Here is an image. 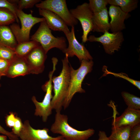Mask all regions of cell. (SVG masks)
I'll return each mask as SVG.
<instances>
[{
  "mask_svg": "<svg viewBox=\"0 0 140 140\" xmlns=\"http://www.w3.org/2000/svg\"></svg>",
  "mask_w": 140,
  "mask_h": 140,
  "instance_id": "obj_38",
  "label": "cell"
},
{
  "mask_svg": "<svg viewBox=\"0 0 140 140\" xmlns=\"http://www.w3.org/2000/svg\"><path fill=\"white\" fill-rule=\"evenodd\" d=\"M38 9L50 10L59 16L68 26L77 25L78 20L75 18L67 8L65 0H45L36 4Z\"/></svg>",
  "mask_w": 140,
  "mask_h": 140,
  "instance_id": "obj_7",
  "label": "cell"
},
{
  "mask_svg": "<svg viewBox=\"0 0 140 140\" xmlns=\"http://www.w3.org/2000/svg\"><path fill=\"white\" fill-rule=\"evenodd\" d=\"M80 62V66L76 69L70 65V84L63 106L65 109L68 107L75 93L85 92L82 87V83L86 75L92 71L94 62L92 60H83Z\"/></svg>",
  "mask_w": 140,
  "mask_h": 140,
  "instance_id": "obj_3",
  "label": "cell"
},
{
  "mask_svg": "<svg viewBox=\"0 0 140 140\" xmlns=\"http://www.w3.org/2000/svg\"><path fill=\"white\" fill-rule=\"evenodd\" d=\"M1 84H0V87H1Z\"/></svg>",
  "mask_w": 140,
  "mask_h": 140,
  "instance_id": "obj_37",
  "label": "cell"
},
{
  "mask_svg": "<svg viewBox=\"0 0 140 140\" xmlns=\"http://www.w3.org/2000/svg\"><path fill=\"white\" fill-rule=\"evenodd\" d=\"M108 13L111 18L110 30L112 33L121 31L125 28V20L130 15L123 11L118 6L110 5Z\"/></svg>",
  "mask_w": 140,
  "mask_h": 140,
  "instance_id": "obj_13",
  "label": "cell"
},
{
  "mask_svg": "<svg viewBox=\"0 0 140 140\" xmlns=\"http://www.w3.org/2000/svg\"><path fill=\"white\" fill-rule=\"evenodd\" d=\"M93 24L94 32L104 33L110 30L107 8L100 12L93 13Z\"/></svg>",
  "mask_w": 140,
  "mask_h": 140,
  "instance_id": "obj_17",
  "label": "cell"
},
{
  "mask_svg": "<svg viewBox=\"0 0 140 140\" xmlns=\"http://www.w3.org/2000/svg\"><path fill=\"white\" fill-rule=\"evenodd\" d=\"M38 9L39 15L45 19L48 26L51 30L62 31L65 34L70 31L68 26L57 14L47 10Z\"/></svg>",
  "mask_w": 140,
  "mask_h": 140,
  "instance_id": "obj_15",
  "label": "cell"
},
{
  "mask_svg": "<svg viewBox=\"0 0 140 140\" xmlns=\"http://www.w3.org/2000/svg\"><path fill=\"white\" fill-rule=\"evenodd\" d=\"M140 124V110H136L127 107L120 116L114 118L112 127L124 126L133 127Z\"/></svg>",
  "mask_w": 140,
  "mask_h": 140,
  "instance_id": "obj_14",
  "label": "cell"
},
{
  "mask_svg": "<svg viewBox=\"0 0 140 140\" xmlns=\"http://www.w3.org/2000/svg\"><path fill=\"white\" fill-rule=\"evenodd\" d=\"M0 8H5L9 9L17 17L16 12L18 7L16 3L11 2L9 0H0Z\"/></svg>",
  "mask_w": 140,
  "mask_h": 140,
  "instance_id": "obj_28",
  "label": "cell"
},
{
  "mask_svg": "<svg viewBox=\"0 0 140 140\" xmlns=\"http://www.w3.org/2000/svg\"><path fill=\"white\" fill-rule=\"evenodd\" d=\"M129 140H140V124L132 127Z\"/></svg>",
  "mask_w": 140,
  "mask_h": 140,
  "instance_id": "obj_30",
  "label": "cell"
},
{
  "mask_svg": "<svg viewBox=\"0 0 140 140\" xmlns=\"http://www.w3.org/2000/svg\"><path fill=\"white\" fill-rule=\"evenodd\" d=\"M108 4L119 7L125 13H129L137 8V0H107Z\"/></svg>",
  "mask_w": 140,
  "mask_h": 140,
  "instance_id": "obj_21",
  "label": "cell"
},
{
  "mask_svg": "<svg viewBox=\"0 0 140 140\" xmlns=\"http://www.w3.org/2000/svg\"><path fill=\"white\" fill-rule=\"evenodd\" d=\"M7 137L5 135H0V140H7Z\"/></svg>",
  "mask_w": 140,
  "mask_h": 140,
  "instance_id": "obj_35",
  "label": "cell"
},
{
  "mask_svg": "<svg viewBox=\"0 0 140 140\" xmlns=\"http://www.w3.org/2000/svg\"><path fill=\"white\" fill-rule=\"evenodd\" d=\"M16 15L21 24V27L18 24L13 23L10 27L18 43L29 41L31 29L35 24L45 20L43 18L33 16L32 13L27 14L22 10L17 9Z\"/></svg>",
  "mask_w": 140,
  "mask_h": 140,
  "instance_id": "obj_5",
  "label": "cell"
},
{
  "mask_svg": "<svg viewBox=\"0 0 140 140\" xmlns=\"http://www.w3.org/2000/svg\"><path fill=\"white\" fill-rule=\"evenodd\" d=\"M62 64V70L57 76H53L52 82L54 93L51 101L52 109L56 112L60 111L63 106L69 87L71 79L70 65L68 57L65 55L61 60Z\"/></svg>",
  "mask_w": 140,
  "mask_h": 140,
  "instance_id": "obj_1",
  "label": "cell"
},
{
  "mask_svg": "<svg viewBox=\"0 0 140 140\" xmlns=\"http://www.w3.org/2000/svg\"><path fill=\"white\" fill-rule=\"evenodd\" d=\"M0 133L6 135L10 140H18L19 137L14 134L12 132L5 130L0 125Z\"/></svg>",
  "mask_w": 140,
  "mask_h": 140,
  "instance_id": "obj_33",
  "label": "cell"
},
{
  "mask_svg": "<svg viewBox=\"0 0 140 140\" xmlns=\"http://www.w3.org/2000/svg\"><path fill=\"white\" fill-rule=\"evenodd\" d=\"M18 43L10 27L0 25V46H4L14 50Z\"/></svg>",
  "mask_w": 140,
  "mask_h": 140,
  "instance_id": "obj_18",
  "label": "cell"
},
{
  "mask_svg": "<svg viewBox=\"0 0 140 140\" xmlns=\"http://www.w3.org/2000/svg\"><path fill=\"white\" fill-rule=\"evenodd\" d=\"M56 69V67L53 66L52 70L49 72L48 80L42 86L43 90L46 92L42 101L41 102L38 101L34 96L32 97V100L36 108L34 115L41 117L43 121L44 122L47 121L48 117L52 113V109L51 101L53 96L52 94L53 90L52 78Z\"/></svg>",
  "mask_w": 140,
  "mask_h": 140,
  "instance_id": "obj_6",
  "label": "cell"
},
{
  "mask_svg": "<svg viewBox=\"0 0 140 140\" xmlns=\"http://www.w3.org/2000/svg\"><path fill=\"white\" fill-rule=\"evenodd\" d=\"M73 16L81 24L83 30L82 41L85 43L88 41V36L93 31V13L91 10L88 3H84L78 5L74 9L69 10Z\"/></svg>",
  "mask_w": 140,
  "mask_h": 140,
  "instance_id": "obj_8",
  "label": "cell"
},
{
  "mask_svg": "<svg viewBox=\"0 0 140 140\" xmlns=\"http://www.w3.org/2000/svg\"><path fill=\"white\" fill-rule=\"evenodd\" d=\"M60 140H67V139H66L64 138H63V139H61Z\"/></svg>",
  "mask_w": 140,
  "mask_h": 140,
  "instance_id": "obj_36",
  "label": "cell"
},
{
  "mask_svg": "<svg viewBox=\"0 0 140 140\" xmlns=\"http://www.w3.org/2000/svg\"><path fill=\"white\" fill-rule=\"evenodd\" d=\"M15 114L12 112H10L9 115L5 117V122L7 127L12 128L14 125L16 119Z\"/></svg>",
  "mask_w": 140,
  "mask_h": 140,
  "instance_id": "obj_32",
  "label": "cell"
},
{
  "mask_svg": "<svg viewBox=\"0 0 140 140\" xmlns=\"http://www.w3.org/2000/svg\"><path fill=\"white\" fill-rule=\"evenodd\" d=\"M49 130L47 128L35 129L30 124L28 120L23 123V128L18 137L21 140H60L64 138L60 135L53 137L48 134Z\"/></svg>",
  "mask_w": 140,
  "mask_h": 140,
  "instance_id": "obj_11",
  "label": "cell"
},
{
  "mask_svg": "<svg viewBox=\"0 0 140 140\" xmlns=\"http://www.w3.org/2000/svg\"><path fill=\"white\" fill-rule=\"evenodd\" d=\"M122 96L128 107L136 110L140 109V98L126 92L121 93Z\"/></svg>",
  "mask_w": 140,
  "mask_h": 140,
  "instance_id": "obj_23",
  "label": "cell"
},
{
  "mask_svg": "<svg viewBox=\"0 0 140 140\" xmlns=\"http://www.w3.org/2000/svg\"><path fill=\"white\" fill-rule=\"evenodd\" d=\"M60 112H56L54 121L50 128L52 133L60 134L68 140H87L94 134L93 128L79 130L73 128L68 123L67 116Z\"/></svg>",
  "mask_w": 140,
  "mask_h": 140,
  "instance_id": "obj_2",
  "label": "cell"
},
{
  "mask_svg": "<svg viewBox=\"0 0 140 140\" xmlns=\"http://www.w3.org/2000/svg\"><path fill=\"white\" fill-rule=\"evenodd\" d=\"M98 136L99 138L98 140H110L109 137H108L105 132L99 131Z\"/></svg>",
  "mask_w": 140,
  "mask_h": 140,
  "instance_id": "obj_34",
  "label": "cell"
},
{
  "mask_svg": "<svg viewBox=\"0 0 140 140\" xmlns=\"http://www.w3.org/2000/svg\"><path fill=\"white\" fill-rule=\"evenodd\" d=\"M23 126V123L22 122L21 119L20 117L16 116L14 125L12 128V132L14 134L18 137Z\"/></svg>",
  "mask_w": 140,
  "mask_h": 140,
  "instance_id": "obj_29",
  "label": "cell"
},
{
  "mask_svg": "<svg viewBox=\"0 0 140 140\" xmlns=\"http://www.w3.org/2000/svg\"><path fill=\"white\" fill-rule=\"evenodd\" d=\"M40 45L39 43L30 40L29 41L18 43L14 51L17 56L24 58L34 48Z\"/></svg>",
  "mask_w": 140,
  "mask_h": 140,
  "instance_id": "obj_20",
  "label": "cell"
},
{
  "mask_svg": "<svg viewBox=\"0 0 140 140\" xmlns=\"http://www.w3.org/2000/svg\"><path fill=\"white\" fill-rule=\"evenodd\" d=\"M16 21L18 23V18L9 9L0 8V25L12 24Z\"/></svg>",
  "mask_w": 140,
  "mask_h": 140,
  "instance_id": "obj_22",
  "label": "cell"
},
{
  "mask_svg": "<svg viewBox=\"0 0 140 140\" xmlns=\"http://www.w3.org/2000/svg\"><path fill=\"white\" fill-rule=\"evenodd\" d=\"M130 126H124L112 128L110 136L109 137L110 140H129L131 128Z\"/></svg>",
  "mask_w": 140,
  "mask_h": 140,
  "instance_id": "obj_19",
  "label": "cell"
},
{
  "mask_svg": "<svg viewBox=\"0 0 140 140\" xmlns=\"http://www.w3.org/2000/svg\"><path fill=\"white\" fill-rule=\"evenodd\" d=\"M41 1L40 0H18V8L20 10L24 9L31 8L34 5Z\"/></svg>",
  "mask_w": 140,
  "mask_h": 140,
  "instance_id": "obj_26",
  "label": "cell"
},
{
  "mask_svg": "<svg viewBox=\"0 0 140 140\" xmlns=\"http://www.w3.org/2000/svg\"><path fill=\"white\" fill-rule=\"evenodd\" d=\"M30 74L29 67L25 58L16 55L10 62L6 76L12 78Z\"/></svg>",
  "mask_w": 140,
  "mask_h": 140,
  "instance_id": "obj_16",
  "label": "cell"
},
{
  "mask_svg": "<svg viewBox=\"0 0 140 140\" xmlns=\"http://www.w3.org/2000/svg\"><path fill=\"white\" fill-rule=\"evenodd\" d=\"M30 40L39 43L47 54L50 49L57 48L62 52L67 47L66 40L63 37H55L52 34L45 19L40 23V26Z\"/></svg>",
  "mask_w": 140,
  "mask_h": 140,
  "instance_id": "obj_4",
  "label": "cell"
},
{
  "mask_svg": "<svg viewBox=\"0 0 140 140\" xmlns=\"http://www.w3.org/2000/svg\"><path fill=\"white\" fill-rule=\"evenodd\" d=\"M47 54L40 45L33 49L25 58L29 67L31 74H38L42 73Z\"/></svg>",
  "mask_w": 140,
  "mask_h": 140,
  "instance_id": "obj_12",
  "label": "cell"
},
{
  "mask_svg": "<svg viewBox=\"0 0 140 140\" xmlns=\"http://www.w3.org/2000/svg\"><path fill=\"white\" fill-rule=\"evenodd\" d=\"M10 62L0 58V79L3 76H6Z\"/></svg>",
  "mask_w": 140,
  "mask_h": 140,
  "instance_id": "obj_31",
  "label": "cell"
},
{
  "mask_svg": "<svg viewBox=\"0 0 140 140\" xmlns=\"http://www.w3.org/2000/svg\"><path fill=\"white\" fill-rule=\"evenodd\" d=\"M89 7L93 13L100 12L107 8V0H89Z\"/></svg>",
  "mask_w": 140,
  "mask_h": 140,
  "instance_id": "obj_24",
  "label": "cell"
},
{
  "mask_svg": "<svg viewBox=\"0 0 140 140\" xmlns=\"http://www.w3.org/2000/svg\"><path fill=\"white\" fill-rule=\"evenodd\" d=\"M68 41V45L63 52L68 57L76 56L80 62L83 60H92L93 58L83 44L76 39L75 34L74 26L71 27V31L65 34Z\"/></svg>",
  "mask_w": 140,
  "mask_h": 140,
  "instance_id": "obj_10",
  "label": "cell"
},
{
  "mask_svg": "<svg viewBox=\"0 0 140 140\" xmlns=\"http://www.w3.org/2000/svg\"><path fill=\"white\" fill-rule=\"evenodd\" d=\"M16 55L14 50L8 47L0 46V58L10 62Z\"/></svg>",
  "mask_w": 140,
  "mask_h": 140,
  "instance_id": "obj_25",
  "label": "cell"
},
{
  "mask_svg": "<svg viewBox=\"0 0 140 140\" xmlns=\"http://www.w3.org/2000/svg\"><path fill=\"white\" fill-rule=\"evenodd\" d=\"M103 34L99 37L92 35L88 38V41L91 42H97L102 45L105 52L112 54L120 48L121 44L124 40L122 31L110 33L106 31Z\"/></svg>",
  "mask_w": 140,
  "mask_h": 140,
  "instance_id": "obj_9",
  "label": "cell"
},
{
  "mask_svg": "<svg viewBox=\"0 0 140 140\" xmlns=\"http://www.w3.org/2000/svg\"><path fill=\"white\" fill-rule=\"evenodd\" d=\"M104 69L105 70L104 72L106 74H112L116 77H118L123 78L137 87L139 89H140V82L139 81L136 80L129 78L127 74L124 73H116L110 72L107 70L106 68L105 69Z\"/></svg>",
  "mask_w": 140,
  "mask_h": 140,
  "instance_id": "obj_27",
  "label": "cell"
}]
</instances>
